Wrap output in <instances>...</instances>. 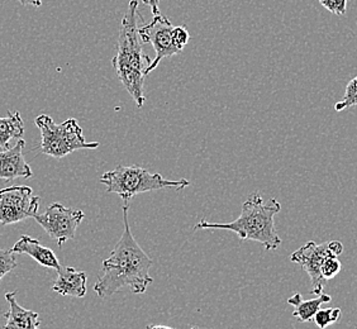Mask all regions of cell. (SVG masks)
I'll return each mask as SVG.
<instances>
[{"instance_id":"16","label":"cell","mask_w":357,"mask_h":329,"mask_svg":"<svg viewBox=\"0 0 357 329\" xmlns=\"http://www.w3.org/2000/svg\"><path fill=\"white\" fill-rule=\"evenodd\" d=\"M351 107H357V76L347 84L344 98L335 105V109L336 112H344Z\"/></svg>"},{"instance_id":"19","label":"cell","mask_w":357,"mask_h":329,"mask_svg":"<svg viewBox=\"0 0 357 329\" xmlns=\"http://www.w3.org/2000/svg\"><path fill=\"white\" fill-rule=\"evenodd\" d=\"M341 270H342V263L337 259V256L327 257L323 262L322 268H321L322 276L324 277V280H327V282L333 279V277H336Z\"/></svg>"},{"instance_id":"25","label":"cell","mask_w":357,"mask_h":329,"mask_svg":"<svg viewBox=\"0 0 357 329\" xmlns=\"http://www.w3.org/2000/svg\"><path fill=\"white\" fill-rule=\"evenodd\" d=\"M146 329H175L172 328V327H167V326H160V324H150V326H147Z\"/></svg>"},{"instance_id":"2","label":"cell","mask_w":357,"mask_h":329,"mask_svg":"<svg viewBox=\"0 0 357 329\" xmlns=\"http://www.w3.org/2000/svg\"><path fill=\"white\" fill-rule=\"evenodd\" d=\"M138 0H131L124 14L118 35L117 55L112 63L119 82L133 98L136 107L142 108L144 98V79L152 60L144 54L142 40L138 32Z\"/></svg>"},{"instance_id":"22","label":"cell","mask_w":357,"mask_h":329,"mask_svg":"<svg viewBox=\"0 0 357 329\" xmlns=\"http://www.w3.org/2000/svg\"><path fill=\"white\" fill-rule=\"evenodd\" d=\"M328 248H330L331 252L337 256V257L344 252V245L340 240L328 242Z\"/></svg>"},{"instance_id":"26","label":"cell","mask_w":357,"mask_h":329,"mask_svg":"<svg viewBox=\"0 0 357 329\" xmlns=\"http://www.w3.org/2000/svg\"><path fill=\"white\" fill-rule=\"evenodd\" d=\"M190 329H199V328H197V327H192V328Z\"/></svg>"},{"instance_id":"17","label":"cell","mask_w":357,"mask_h":329,"mask_svg":"<svg viewBox=\"0 0 357 329\" xmlns=\"http://www.w3.org/2000/svg\"><path fill=\"white\" fill-rule=\"evenodd\" d=\"M340 316H341L340 308L319 309L313 319L318 328L326 329L331 324L336 323L340 319Z\"/></svg>"},{"instance_id":"10","label":"cell","mask_w":357,"mask_h":329,"mask_svg":"<svg viewBox=\"0 0 357 329\" xmlns=\"http://www.w3.org/2000/svg\"><path fill=\"white\" fill-rule=\"evenodd\" d=\"M24 139H18L13 147L0 151V180L9 183L14 178H29L33 176L32 169L24 158Z\"/></svg>"},{"instance_id":"21","label":"cell","mask_w":357,"mask_h":329,"mask_svg":"<svg viewBox=\"0 0 357 329\" xmlns=\"http://www.w3.org/2000/svg\"><path fill=\"white\" fill-rule=\"evenodd\" d=\"M319 3L328 12L337 15H342L347 9V0H319Z\"/></svg>"},{"instance_id":"4","label":"cell","mask_w":357,"mask_h":329,"mask_svg":"<svg viewBox=\"0 0 357 329\" xmlns=\"http://www.w3.org/2000/svg\"><path fill=\"white\" fill-rule=\"evenodd\" d=\"M99 181L107 186V192L118 194L124 206H130L132 198L142 192H155L161 189L181 190L190 185L189 180H166L160 174L138 167V166H117L114 170L103 174Z\"/></svg>"},{"instance_id":"15","label":"cell","mask_w":357,"mask_h":329,"mask_svg":"<svg viewBox=\"0 0 357 329\" xmlns=\"http://www.w3.org/2000/svg\"><path fill=\"white\" fill-rule=\"evenodd\" d=\"M24 136V125L20 112L8 110L7 118H0V148H9V142Z\"/></svg>"},{"instance_id":"5","label":"cell","mask_w":357,"mask_h":329,"mask_svg":"<svg viewBox=\"0 0 357 329\" xmlns=\"http://www.w3.org/2000/svg\"><path fill=\"white\" fill-rule=\"evenodd\" d=\"M35 123L41 130L42 153L51 158L60 160L77 150H94L99 147V142H88L85 139L83 130L75 118L56 124L50 116L41 114L36 118Z\"/></svg>"},{"instance_id":"11","label":"cell","mask_w":357,"mask_h":329,"mask_svg":"<svg viewBox=\"0 0 357 329\" xmlns=\"http://www.w3.org/2000/svg\"><path fill=\"white\" fill-rule=\"evenodd\" d=\"M57 273V279L52 286L54 291L63 296H85L88 282V275L85 271H77L76 268L70 266H61Z\"/></svg>"},{"instance_id":"7","label":"cell","mask_w":357,"mask_h":329,"mask_svg":"<svg viewBox=\"0 0 357 329\" xmlns=\"http://www.w3.org/2000/svg\"><path fill=\"white\" fill-rule=\"evenodd\" d=\"M40 197L33 195L32 188L9 186L0 190V223L9 226L28 218H35L40 208Z\"/></svg>"},{"instance_id":"8","label":"cell","mask_w":357,"mask_h":329,"mask_svg":"<svg viewBox=\"0 0 357 329\" xmlns=\"http://www.w3.org/2000/svg\"><path fill=\"white\" fill-rule=\"evenodd\" d=\"M174 27L175 26H172V22L169 21L165 15L158 14L153 17V20L149 24H144V27L138 29L142 42L151 43L152 47L156 52L155 59L152 60L151 65L147 69V75L156 69L158 63L166 57L180 55L183 52L175 46L172 40Z\"/></svg>"},{"instance_id":"14","label":"cell","mask_w":357,"mask_h":329,"mask_svg":"<svg viewBox=\"0 0 357 329\" xmlns=\"http://www.w3.org/2000/svg\"><path fill=\"white\" fill-rule=\"evenodd\" d=\"M331 299L332 298L330 295L322 293V294L318 295V298L316 299L303 300L302 295L296 293L293 296L289 298L288 303L296 308L293 312V316H296L298 321L305 323L310 322L316 316L317 312L321 309V305L326 303H330Z\"/></svg>"},{"instance_id":"1","label":"cell","mask_w":357,"mask_h":329,"mask_svg":"<svg viewBox=\"0 0 357 329\" xmlns=\"http://www.w3.org/2000/svg\"><path fill=\"white\" fill-rule=\"evenodd\" d=\"M130 206H123V234L109 257L103 261L104 274L98 279L94 291L99 298L130 288L133 294H144L153 279L150 275L151 257L135 240L128 223Z\"/></svg>"},{"instance_id":"18","label":"cell","mask_w":357,"mask_h":329,"mask_svg":"<svg viewBox=\"0 0 357 329\" xmlns=\"http://www.w3.org/2000/svg\"><path fill=\"white\" fill-rule=\"evenodd\" d=\"M17 268L15 254L12 250H0V282L6 275Z\"/></svg>"},{"instance_id":"3","label":"cell","mask_w":357,"mask_h":329,"mask_svg":"<svg viewBox=\"0 0 357 329\" xmlns=\"http://www.w3.org/2000/svg\"><path fill=\"white\" fill-rule=\"evenodd\" d=\"M282 211L276 199L264 201L261 194L255 192L243 204L240 217L231 223H209L200 220L194 229H226L232 231L241 240H256L268 251L278 250L282 245L275 228L274 217Z\"/></svg>"},{"instance_id":"6","label":"cell","mask_w":357,"mask_h":329,"mask_svg":"<svg viewBox=\"0 0 357 329\" xmlns=\"http://www.w3.org/2000/svg\"><path fill=\"white\" fill-rule=\"evenodd\" d=\"M85 218V213L80 209H71L60 203H52L42 214H36L35 220L45 229V232L57 242L59 247L66 240L75 238L76 229Z\"/></svg>"},{"instance_id":"24","label":"cell","mask_w":357,"mask_h":329,"mask_svg":"<svg viewBox=\"0 0 357 329\" xmlns=\"http://www.w3.org/2000/svg\"><path fill=\"white\" fill-rule=\"evenodd\" d=\"M22 6H33V7H41L43 0H18Z\"/></svg>"},{"instance_id":"9","label":"cell","mask_w":357,"mask_h":329,"mask_svg":"<svg viewBox=\"0 0 357 329\" xmlns=\"http://www.w3.org/2000/svg\"><path fill=\"white\" fill-rule=\"evenodd\" d=\"M330 256H335V254L331 252L328 242L317 245L313 240L307 242L304 246L296 250V252L290 256L291 262L301 265L303 270L310 275L313 294L321 295L323 293V289L327 280H324L321 268L324 260Z\"/></svg>"},{"instance_id":"23","label":"cell","mask_w":357,"mask_h":329,"mask_svg":"<svg viewBox=\"0 0 357 329\" xmlns=\"http://www.w3.org/2000/svg\"><path fill=\"white\" fill-rule=\"evenodd\" d=\"M146 6L151 8V12L153 15L160 14V0H142Z\"/></svg>"},{"instance_id":"13","label":"cell","mask_w":357,"mask_h":329,"mask_svg":"<svg viewBox=\"0 0 357 329\" xmlns=\"http://www.w3.org/2000/svg\"><path fill=\"white\" fill-rule=\"evenodd\" d=\"M15 294H17V291L6 294V299L9 303L10 309L4 314L7 323L3 329H40L38 313L21 307L17 303Z\"/></svg>"},{"instance_id":"20","label":"cell","mask_w":357,"mask_h":329,"mask_svg":"<svg viewBox=\"0 0 357 329\" xmlns=\"http://www.w3.org/2000/svg\"><path fill=\"white\" fill-rule=\"evenodd\" d=\"M172 40H174L175 46L183 51L186 45L190 41V35H189V32H188L185 27L178 26V27H174V29H172Z\"/></svg>"},{"instance_id":"12","label":"cell","mask_w":357,"mask_h":329,"mask_svg":"<svg viewBox=\"0 0 357 329\" xmlns=\"http://www.w3.org/2000/svg\"><path fill=\"white\" fill-rule=\"evenodd\" d=\"M14 254H24L31 256L33 260L37 261L41 266L48 268L60 270L61 265L60 261L56 257L52 250L42 246L40 240L29 237L27 234L22 236L20 240L15 242L13 248H10Z\"/></svg>"}]
</instances>
